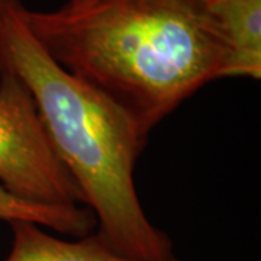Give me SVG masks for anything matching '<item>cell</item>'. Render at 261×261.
<instances>
[{
    "label": "cell",
    "mask_w": 261,
    "mask_h": 261,
    "mask_svg": "<svg viewBox=\"0 0 261 261\" xmlns=\"http://www.w3.org/2000/svg\"><path fill=\"white\" fill-rule=\"evenodd\" d=\"M27 16L58 64L147 135L200 87L226 79L228 49L200 0H90Z\"/></svg>",
    "instance_id": "obj_1"
},
{
    "label": "cell",
    "mask_w": 261,
    "mask_h": 261,
    "mask_svg": "<svg viewBox=\"0 0 261 261\" xmlns=\"http://www.w3.org/2000/svg\"><path fill=\"white\" fill-rule=\"evenodd\" d=\"M27 10L22 0H0V71L29 89L103 243L135 260L173 258V244L151 224L135 189L134 168L148 135L111 97L57 63L34 35Z\"/></svg>",
    "instance_id": "obj_2"
},
{
    "label": "cell",
    "mask_w": 261,
    "mask_h": 261,
    "mask_svg": "<svg viewBox=\"0 0 261 261\" xmlns=\"http://www.w3.org/2000/svg\"><path fill=\"white\" fill-rule=\"evenodd\" d=\"M0 185L34 203L84 206L29 89L8 71H0Z\"/></svg>",
    "instance_id": "obj_3"
},
{
    "label": "cell",
    "mask_w": 261,
    "mask_h": 261,
    "mask_svg": "<svg viewBox=\"0 0 261 261\" xmlns=\"http://www.w3.org/2000/svg\"><path fill=\"white\" fill-rule=\"evenodd\" d=\"M228 49V77H261V0H200Z\"/></svg>",
    "instance_id": "obj_4"
},
{
    "label": "cell",
    "mask_w": 261,
    "mask_h": 261,
    "mask_svg": "<svg viewBox=\"0 0 261 261\" xmlns=\"http://www.w3.org/2000/svg\"><path fill=\"white\" fill-rule=\"evenodd\" d=\"M13 245L6 261H142L121 255L103 243L97 233L80 241H64L44 232L39 225L15 221ZM164 261H180L176 257Z\"/></svg>",
    "instance_id": "obj_5"
},
{
    "label": "cell",
    "mask_w": 261,
    "mask_h": 261,
    "mask_svg": "<svg viewBox=\"0 0 261 261\" xmlns=\"http://www.w3.org/2000/svg\"><path fill=\"white\" fill-rule=\"evenodd\" d=\"M0 221H22L53 231L86 237L97 225L94 214L83 205L51 206L23 200L0 185Z\"/></svg>",
    "instance_id": "obj_6"
},
{
    "label": "cell",
    "mask_w": 261,
    "mask_h": 261,
    "mask_svg": "<svg viewBox=\"0 0 261 261\" xmlns=\"http://www.w3.org/2000/svg\"><path fill=\"white\" fill-rule=\"evenodd\" d=\"M87 2H90V0H68V3H71V5H83Z\"/></svg>",
    "instance_id": "obj_7"
}]
</instances>
